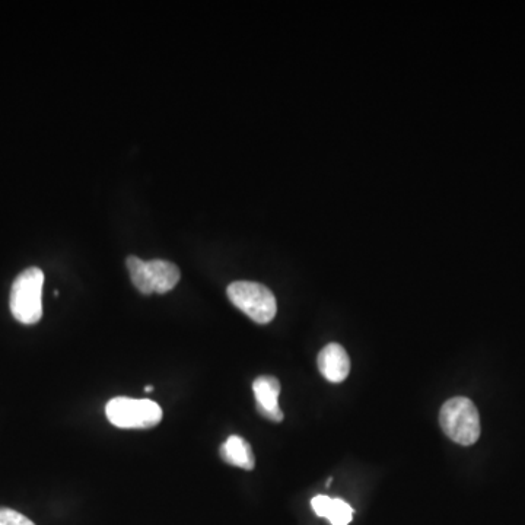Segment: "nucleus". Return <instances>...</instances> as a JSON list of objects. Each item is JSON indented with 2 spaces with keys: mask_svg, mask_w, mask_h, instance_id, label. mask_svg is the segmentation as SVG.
<instances>
[{
  "mask_svg": "<svg viewBox=\"0 0 525 525\" xmlns=\"http://www.w3.org/2000/svg\"><path fill=\"white\" fill-rule=\"evenodd\" d=\"M44 273L38 267L24 270L12 285L11 313L19 323L37 324L43 317Z\"/></svg>",
  "mask_w": 525,
  "mask_h": 525,
  "instance_id": "f257e3e1",
  "label": "nucleus"
},
{
  "mask_svg": "<svg viewBox=\"0 0 525 525\" xmlns=\"http://www.w3.org/2000/svg\"><path fill=\"white\" fill-rule=\"evenodd\" d=\"M439 423L448 438L469 447L480 437L479 410L467 397L448 400L439 412Z\"/></svg>",
  "mask_w": 525,
  "mask_h": 525,
  "instance_id": "f03ea898",
  "label": "nucleus"
},
{
  "mask_svg": "<svg viewBox=\"0 0 525 525\" xmlns=\"http://www.w3.org/2000/svg\"><path fill=\"white\" fill-rule=\"evenodd\" d=\"M126 266L133 285L143 295L170 292L180 280V269L165 260L143 262L139 257L129 256Z\"/></svg>",
  "mask_w": 525,
  "mask_h": 525,
  "instance_id": "7ed1b4c3",
  "label": "nucleus"
},
{
  "mask_svg": "<svg viewBox=\"0 0 525 525\" xmlns=\"http://www.w3.org/2000/svg\"><path fill=\"white\" fill-rule=\"evenodd\" d=\"M229 301L259 324H267L275 318L278 305L269 288L256 282H234L228 286Z\"/></svg>",
  "mask_w": 525,
  "mask_h": 525,
  "instance_id": "20e7f679",
  "label": "nucleus"
},
{
  "mask_svg": "<svg viewBox=\"0 0 525 525\" xmlns=\"http://www.w3.org/2000/svg\"><path fill=\"white\" fill-rule=\"evenodd\" d=\"M107 418L120 429H149L162 420L159 404L146 399L116 397L105 407Z\"/></svg>",
  "mask_w": 525,
  "mask_h": 525,
  "instance_id": "39448f33",
  "label": "nucleus"
},
{
  "mask_svg": "<svg viewBox=\"0 0 525 525\" xmlns=\"http://www.w3.org/2000/svg\"><path fill=\"white\" fill-rule=\"evenodd\" d=\"M254 397H256V409L263 418L272 422H282L283 412L279 407L280 383L278 378L272 375H263L257 378L253 384Z\"/></svg>",
  "mask_w": 525,
  "mask_h": 525,
  "instance_id": "423d86ee",
  "label": "nucleus"
},
{
  "mask_svg": "<svg viewBox=\"0 0 525 525\" xmlns=\"http://www.w3.org/2000/svg\"><path fill=\"white\" fill-rule=\"evenodd\" d=\"M318 369L330 383H342L350 372L348 352L339 343H330L318 355Z\"/></svg>",
  "mask_w": 525,
  "mask_h": 525,
  "instance_id": "0eeeda50",
  "label": "nucleus"
},
{
  "mask_svg": "<svg viewBox=\"0 0 525 525\" xmlns=\"http://www.w3.org/2000/svg\"><path fill=\"white\" fill-rule=\"evenodd\" d=\"M219 455L229 466L240 467L244 470H253L256 467V457L253 448L244 438L232 435L219 448Z\"/></svg>",
  "mask_w": 525,
  "mask_h": 525,
  "instance_id": "6e6552de",
  "label": "nucleus"
},
{
  "mask_svg": "<svg viewBox=\"0 0 525 525\" xmlns=\"http://www.w3.org/2000/svg\"><path fill=\"white\" fill-rule=\"evenodd\" d=\"M353 509L342 499H332L327 520L332 525H348L352 521Z\"/></svg>",
  "mask_w": 525,
  "mask_h": 525,
  "instance_id": "1a4fd4ad",
  "label": "nucleus"
},
{
  "mask_svg": "<svg viewBox=\"0 0 525 525\" xmlns=\"http://www.w3.org/2000/svg\"><path fill=\"white\" fill-rule=\"evenodd\" d=\"M0 525H35L30 518L14 509L0 508Z\"/></svg>",
  "mask_w": 525,
  "mask_h": 525,
  "instance_id": "9d476101",
  "label": "nucleus"
},
{
  "mask_svg": "<svg viewBox=\"0 0 525 525\" xmlns=\"http://www.w3.org/2000/svg\"><path fill=\"white\" fill-rule=\"evenodd\" d=\"M330 505H332V498H329V496L318 495L313 498V501H311V507H313L314 512L318 517L327 518Z\"/></svg>",
  "mask_w": 525,
  "mask_h": 525,
  "instance_id": "9b49d317",
  "label": "nucleus"
},
{
  "mask_svg": "<svg viewBox=\"0 0 525 525\" xmlns=\"http://www.w3.org/2000/svg\"><path fill=\"white\" fill-rule=\"evenodd\" d=\"M145 391L146 393H151V391H154V385H146Z\"/></svg>",
  "mask_w": 525,
  "mask_h": 525,
  "instance_id": "f8f14e48",
  "label": "nucleus"
}]
</instances>
